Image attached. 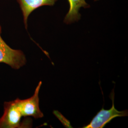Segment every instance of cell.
<instances>
[{"label":"cell","mask_w":128,"mask_h":128,"mask_svg":"<svg viewBox=\"0 0 128 128\" xmlns=\"http://www.w3.org/2000/svg\"><path fill=\"white\" fill-rule=\"evenodd\" d=\"M2 27L0 25V63L7 64L14 69H19L26 63L23 52L14 50L8 46L1 37Z\"/></svg>","instance_id":"obj_1"},{"label":"cell","mask_w":128,"mask_h":128,"mask_svg":"<svg viewBox=\"0 0 128 128\" xmlns=\"http://www.w3.org/2000/svg\"><path fill=\"white\" fill-rule=\"evenodd\" d=\"M4 114L0 118V128L27 127L21 122L22 115L15 100L4 103Z\"/></svg>","instance_id":"obj_2"},{"label":"cell","mask_w":128,"mask_h":128,"mask_svg":"<svg viewBox=\"0 0 128 128\" xmlns=\"http://www.w3.org/2000/svg\"><path fill=\"white\" fill-rule=\"evenodd\" d=\"M42 82L40 81L31 97L25 100L17 98L15 100L22 114L24 117H33L35 119L41 118L44 116L39 106L38 94Z\"/></svg>","instance_id":"obj_3"},{"label":"cell","mask_w":128,"mask_h":128,"mask_svg":"<svg viewBox=\"0 0 128 128\" xmlns=\"http://www.w3.org/2000/svg\"><path fill=\"white\" fill-rule=\"evenodd\" d=\"M112 105L109 110H105L102 108L92 119L91 122L84 128H102L112 120L116 117H124L128 115L127 110L119 111L114 107V90L111 94Z\"/></svg>","instance_id":"obj_4"},{"label":"cell","mask_w":128,"mask_h":128,"mask_svg":"<svg viewBox=\"0 0 128 128\" xmlns=\"http://www.w3.org/2000/svg\"><path fill=\"white\" fill-rule=\"evenodd\" d=\"M20 6L23 16L25 28L27 29L28 18L30 15L43 6H53L58 0H17Z\"/></svg>","instance_id":"obj_5"},{"label":"cell","mask_w":128,"mask_h":128,"mask_svg":"<svg viewBox=\"0 0 128 128\" xmlns=\"http://www.w3.org/2000/svg\"><path fill=\"white\" fill-rule=\"evenodd\" d=\"M68 1L69 9L64 20V22L67 24L77 22L80 19L81 14L79 12L81 8H87L90 7L86 0H68Z\"/></svg>","instance_id":"obj_6"},{"label":"cell","mask_w":128,"mask_h":128,"mask_svg":"<svg viewBox=\"0 0 128 128\" xmlns=\"http://www.w3.org/2000/svg\"><path fill=\"white\" fill-rule=\"evenodd\" d=\"M97 0H94V1H97Z\"/></svg>","instance_id":"obj_7"}]
</instances>
